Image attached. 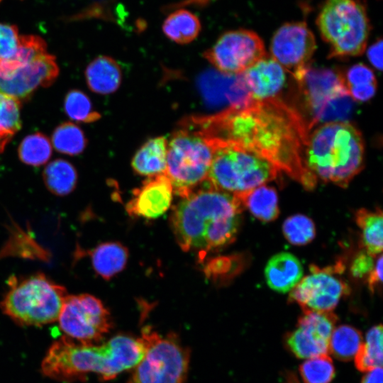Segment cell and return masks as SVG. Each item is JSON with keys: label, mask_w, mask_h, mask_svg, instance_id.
Wrapping results in <instances>:
<instances>
[{"label": "cell", "mask_w": 383, "mask_h": 383, "mask_svg": "<svg viewBox=\"0 0 383 383\" xmlns=\"http://www.w3.org/2000/svg\"><path fill=\"white\" fill-rule=\"evenodd\" d=\"M304 383H330L335 377V367L328 355L309 358L299 366Z\"/></svg>", "instance_id": "e575fe53"}, {"label": "cell", "mask_w": 383, "mask_h": 383, "mask_svg": "<svg viewBox=\"0 0 383 383\" xmlns=\"http://www.w3.org/2000/svg\"><path fill=\"white\" fill-rule=\"evenodd\" d=\"M343 77L349 95L353 101H367L377 90V79L373 71L362 63L351 66Z\"/></svg>", "instance_id": "4316f807"}, {"label": "cell", "mask_w": 383, "mask_h": 383, "mask_svg": "<svg viewBox=\"0 0 383 383\" xmlns=\"http://www.w3.org/2000/svg\"><path fill=\"white\" fill-rule=\"evenodd\" d=\"M243 209L246 208L257 219L270 222L279 214L278 196L274 188L266 184L235 195Z\"/></svg>", "instance_id": "cb8c5ba5"}, {"label": "cell", "mask_w": 383, "mask_h": 383, "mask_svg": "<svg viewBox=\"0 0 383 383\" xmlns=\"http://www.w3.org/2000/svg\"><path fill=\"white\" fill-rule=\"evenodd\" d=\"M167 140L163 136L145 142L134 155L131 165L135 172L148 177L165 174Z\"/></svg>", "instance_id": "44dd1931"}, {"label": "cell", "mask_w": 383, "mask_h": 383, "mask_svg": "<svg viewBox=\"0 0 383 383\" xmlns=\"http://www.w3.org/2000/svg\"><path fill=\"white\" fill-rule=\"evenodd\" d=\"M287 70L267 55L241 73L253 100L279 98L287 80Z\"/></svg>", "instance_id": "ac0fdd59"}, {"label": "cell", "mask_w": 383, "mask_h": 383, "mask_svg": "<svg viewBox=\"0 0 383 383\" xmlns=\"http://www.w3.org/2000/svg\"><path fill=\"white\" fill-rule=\"evenodd\" d=\"M316 48L315 37L304 21L283 24L270 43L271 57L292 73L309 64Z\"/></svg>", "instance_id": "9a60e30c"}, {"label": "cell", "mask_w": 383, "mask_h": 383, "mask_svg": "<svg viewBox=\"0 0 383 383\" xmlns=\"http://www.w3.org/2000/svg\"><path fill=\"white\" fill-rule=\"evenodd\" d=\"M65 287L43 272L10 276L0 301L4 314L23 326H41L58 319L67 296Z\"/></svg>", "instance_id": "5b68a950"}, {"label": "cell", "mask_w": 383, "mask_h": 383, "mask_svg": "<svg viewBox=\"0 0 383 383\" xmlns=\"http://www.w3.org/2000/svg\"><path fill=\"white\" fill-rule=\"evenodd\" d=\"M57 320L65 336L85 345L101 343L112 326L109 311L89 294L67 295Z\"/></svg>", "instance_id": "7c38bea8"}, {"label": "cell", "mask_w": 383, "mask_h": 383, "mask_svg": "<svg viewBox=\"0 0 383 383\" xmlns=\"http://www.w3.org/2000/svg\"><path fill=\"white\" fill-rule=\"evenodd\" d=\"M362 344L360 331L351 326L341 325L335 328L331 335L329 353L339 360L349 361L355 356Z\"/></svg>", "instance_id": "f546056e"}, {"label": "cell", "mask_w": 383, "mask_h": 383, "mask_svg": "<svg viewBox=\"0 0 383 383\" xmlns=\"http://www.w3.org/2000/svg\"><path fill=\"white\" fill-rule=\"evenodd\" d=\"M282 233L291 244L305 245L315 238L316 227L310 218L299 213L288 217L284 221Z\"/></svg>", "instance_id": "836d02e7"}, {"label": "cell", "mask_w": 383, "mask_h": 383, "mask_svg": "<svg viewBox=\"0 0 383 383\" xmlns=\"http://www.w3.org/2000/svg\"><path fill=\"white\" fill-rule=\"evenodd\" d=\"M199 82L207 103L223 108V111L245 106L253 100L241 73L227 74L220 72H207L200 77Z\"/></svg>", "instance_id": "e0dca14e"}, {"label": "cell", "mask_w": 383, "mask_h": 383, "mask_svg": "<svg viewBox=\"0 0 383 383\" xmlns=\"http://www.w3.org/2000/svg\"><path fill=\"white\" fill-rule=\"evenodd\" d=\"M201 28L199 18L192 11L181 9L171 13L162 23V31L172 41L188 44L194 40Z\"/></svg>", "instance_id": "d4e9b609"}, {"label": "cell", "mask_w": 383, "mask_h": 383, "mask_svg": "<svg viewBox=\"0 0 383 383\" xmlns=\"http://www.w3.org/2000/svg\"><path fill=\"white\" fill-rule=\"evenodd\" d=\"M295 79L310 130L316 125L348 121L354 101L345 87L343 72L309 65L292 73Z\"/></svg>", "instance_id": "8992f818"}, {"label": "cell", "mask_w": 383, "mask_h": 383, "mask_svg": "<svg viewBox=\"0 0 383 383\" xmlns=\"http://www.w3.org/2000/svg\"><path fill=\"white\" fill-rule=\"evenodd\" d=\"M373 256L365 250L359 252L354 258L351 266L350 273L355 278L367 277L374 265Z\"/></svg>", "instance_id": "74e56055"}, {"label": "cell", "mask_w": 383, "mask_h": 383, "mask_svg": "<svg viewBox=\"0 0 383 383\" xmlns=\"http://www.w3.org/2000/svg\"><path fill=\"white\" fill-rule=\"evenodd\" d=\"M85 77L89 89L100 94L115 92L122 81L119 65L113 58L104 55L97 57L88 65Z\"/></svg>", "instance_id": "7402d4cb"}, {"label": "cell", "mask_w": 383, "mask_h": 383, "mask_svg": "<svg viewBox=\"0 0 383 383\" xmlns=\"http://www.w3.org/2000/svg\"><path fill=\"white\" fill-rule=\"evenodd\" d=\"M215 151L211 140L183 121L167 141V170L174 192L181 197L208 177Z\"/></svg>", "instance_id": "52a82bcc"}, {"label": "cell", "mask_w": 383, "mask_h": 383, "mask_svg": "<svg viewBox=\"0 0 383 383\" xmlns=\"http://www.w3.org/2000/svg\"><path fill=\"white\" fill-rule=\"evenodd\" d=\"M43 177L48 189L57 196L69 194L75 188L77 181L74 167L61 159L50 162L45 167Z\"/></svg>", "instance_id": "83f0119b"}, {"label": "cell", "mask_w": 383, "mask_h": 383, "mask_svg": "<svg viewBox=\"0 0 383 383\" xmlns=\"http://www.w3.org/2000/svg\"><path fill=\"white\" fill-rule=\"evenodd\" d=\"M181 198L172 209L170 224L184 251L203 262L235 240L243 208L235 195L216 189L206 179Z\"/></svg>", "instance_id": "7a4b0ae2"}, {"label": "cell", "mask_w": 383, "mask_h": 383, "mask_svg": "<svg viewBox=\"0 0 383 383\" xmlns=\"http://www.w3.org/2000/svg\"><path fill=\"white\" fill-rule=\"evenodd\" d=\"M147 339L117 335L106 343L85 345L62 336L49 348L41 372L50 379L64 382L83 380L94 373L104 381L111 380L120 373L133 369L143 357Z\"/></svg>", "instance_id": "3957f363"}, {"label": "cell", "mask_w": 383, "mask_h": 383, "mask_svg": "<svg viewBox=\"0 0 383 383\" xmlns=\"http://www.w3.org/2000/svg\"><path fill=\"white\" fill-rule=\"evenodd\" d=\"M18 43L17 28L15 26L0 23V60L11 58L17 51Z\"/></svg>", "instance_id": "8d00e7d4"}, {"label": "cell", "mask_w": 383, "mask_h": 383, "mask_svg": "<svg viewBox=\"0 0 383 383\" xmlns=\"http://www.w3.org/2000/svg\"><path fill=\"white\" fill-rule=\"evenodd\" d=\"M58 72L55 57L47 52L43 43L33 37H23L16 54L0 60V93L19 101L38 87L50 85Z\"/></svg>", "instance_id": "30bf717a"}, {"label": "cell", "mask_w": 383, "mask_h": 383, "mask_svg": "<svg viewBox=\"0 0 383 383\" xmlns=\"http://www.w3.org/2000/svg\"><path fill=\"white\" fill-rule=\"evenodd\" d=\"M267 285L274 291L290 292L303 277L300 261L294 255L282 252L273 255L265 269Z\"/></svg>", "instance_id": "ffe728a7"}, {"label": "cell", "mask_w": 383, "mask_h": 383, "mask_svg": "<svg viewBox=\"0 0 383 383\" xmlns=\"http://www.w3.org/2000/svg\"><path fill=\"white\" fill-rule=\"evenodd\" d=\"M21 126L19 101L0 93V152Z\"/></svg>", "instance_id": "4dcf8cb0"}, {"label": "cell", "mask_w": 383, "mask_h": 383, "mask_svg": "<svg viewBox=\"0 0 383 383\" xmlns=\"http://www.w3.org/2000/svg\"><path fill=\"white\" fill-rule=\"evenodd\" d=\"M355 221L361 231V241L365 250L373 257L382 252L383 217L377 208L374 211L360 209L355 213Z\"/></svg>", "instance_id": "484cf974"}, {"label": "cell", "mask_w": 383, "mask_h": 383, "mask_svg": "<svg viewBox=\"0 0 383 383\" xmlns=\"http://www.w3.org/2000/svg\"><path fill=\"white\" fill-rule=\"evenodd\" d=\"M367 57L371 65L377 70H382V40H377L367 50Z\"/></svg>", "instance_id": "f35d334b"}, {"label": "cell", "mask_w": 383, "mask_h": 383, "mask_svg": "<svg viewBox=\"0 0 383 383\" xmlns=\"http://www.w3.org/2000/svg\"><path fill=\"white\" fill-rule=\"evenodd\" d=\"M91 262L95 272L109 280L126 267L128 250L118 242L102 243L90 251Z\"/></svg>", "instance_id": "603a6c76"}, {"label": "cell", "mask_w": 383, "mask_h": 383, "mask_svg": "<svg viewBox=\"0 0 383 383\" xmlns=\"http://www.w3.org/2000/svg\"><path fill=\"white\" fill-rule=\"evenodd\" d=\"M51 153L52 147L48 138L38 133L26 136L18 148L21 160L33 166L45 163L50 157Z\"/></svg>", "instance_id": "d6a6232c"}, {"label": "cell", "mask_w": 383, "mask_h": 383, "mask_svg": "<svg viewBox=\"0 0 383 383\" xmlns=\"http://www.w3.org/2000/svg\"><path fill=\"white\" fill-rule=\"evenodd\" d=\"M382 326L371 328L366 335V341L362 343L355 355V364L361 372H368L382 366Z\"/></svg>", "instance_id": "f1b7e54d"}, {"label": "cell", "mask_w": 383, "mask_h": 383, "mask_svg": "<svg viewBox=\"0 0 383 383\" xmlns=\"http://www.w3.org/2000/svg\"><path fill=\"white\" fill-rule=\"evenodd\" d=\"M173 193V186L166 174L148 177L133 191L132 198L126 204V211L131 216L157 218L170 207Z\"/></svg>", "instance_id": "2e32d148"}, {"label": "cell", "mask_w": 383, "mask_h": 383, "mask_svg": "<svg viewBox=\"0 0 383 383\" xmlns=\"http://www.w3.org/2000/svg\"><path fill=\"white\" fill-rule=\"evenodd\" d=\"M382 255L379 254L374 262V267L367 276V283L371 292H374L376 287L382 282Z\"/></svg>", "instance_id": "ab89813d"}, {"label": "cell", "mask_w": 383, "mask_h": 383, "mask_svg": "<svg viewBox=\"0 0 383 383\" xmlns=\"http://www.w3.org/2000/svg\"><path fill=\"white\" fill-rule=\"evenodd\" d=\"M330 57H355L365 50L370 32L367 11L359 0H326L316 18Z\"/></svg>", "instance_id": "ba28073f"}, {"label": "cell", "mask_w": 383, "mask_h": 383, "mask_svg": "<svg viewBox=\"0 0 383 383\" xmlns=\"http://www.w3.org/2000/svg\"><path fill=\"white\" fill-rule=\"evenodd\" d=\"M265 55L260 36L243 28L223 33L203 54L218 72L227 74L243 73Z\"/></svg>", "instance_id": "5bb4252c"}, {"label": "cell", "mask_w": 383, "mask_h": 383, "mask_svg": "<svg viewBox=\"0 0 383 383\" xmlns=\"http://www.w3.org/2000/svg\"><path fill=\"white\" fill-rule=\"evenodd\" d=\"M193 126L211 140L240 146L312 190L317 178L308 169L305 148L310 129L297 109L279 98L252 100L209 116H192Z\"/></svg>", "instance_id": "6da1fadb"}, {"label": "cell", "mask_w": 383, "mask_h": 383, "mask_svg": "<svg viewBox=\"0 0 383 383\" xmlns=\"http://www.w3.org/2000/svg\"><path fill=\"white\" fill-rule=\"evenodd\" d=\"M143 333L147 349L128 383H184L189 370V350L174 333L162 336L150 328Z\"/></svg>", "instance_id": "8fae6325"}, {"label": "cell", "mask_w": 383, "mask_h": 383, "mask_svg": "<svg viewBox=\"0 0 383 383\" xmlns=\"http://www.w3.org/2000/svg\"><path fill=\"white\" fill-rule=\"evenodd\" d=\"M330 339L311 322L299 317L296 328L287 334V348L301 359L328 355Z\"/></svg>", "instance_id": "d6986e66"}, {"label": "cell", "mask_w": 383, "mask_h": 383, "mask_svg": "<svg viewBox=\"0 0 383 383\" xmlns=\"http://www.w3.org/2000/svg\"><path fill=\"white\" fill-rule=\"evenodd\" d=\"M52 141L55 150L70 155L81 153L87 145L82 131L70 122L63 123L55 130Z\"/></svg>", "instance_id": "1f68e13d"}, {"label": "cell", "mask_w": 383, "mask_h": 383, "mask_svg": "<svg viewBox=\"0 0 383 383\" xmlns=\"http://www.w3.org/2000/svg\"><path fill=\"white\" fill-rule=\"evenodd\" d=\"M361 383H382V368L376 367L363 376Z\"/></svg>", "instance_id": "60d3db41"}, {"label": "cell", "mask_w": 383, "mask_h": 383, "mask_svg": "<svg viewBox=\"0 0 383 383\" xmlns=\"http://www.w3.org/2000/svg\"><path fill=\"white\" fill-rule=\"evenodd\" d=\"M65 109L70 118L78 122H94L100 118L88 96L79 90H72L67 94Z\"/></svg>", "instance_id": "d590c367"}, {"label": "cell", "mask_w": 383, "mask_h": 383, "mask_svg": "<svg viewBox=\"0 0 383 383\" xmlns=\"http://www.w3.org/2000/svg\"><path fill=\"white\" fill-rule=\"evenodd\" d=\"M343 270L340 262L322 268L311 265V273L290 291L289 301L298 304L303 311H332L349 292L348 284L338 276Z\"/></svg>", "instance_id": "4fadbf2b"}, {"label": "cell", "mask_w": 383, "mask_h": 383, "mask_svg": "<svg viewBox=\"0 0 383 383\" xmlns=\"http://www.w3.org/2000/svg\"><path fill=\"white\" fill-rule=\"evenodd\" d=\"M215 151L207 181L216 189L237 195L277 178L279 170L240 146L213 140Z\"/></svg>", "instance_id": "9c48e42d"}, {"label": "cell", "mask_w": 383, "mask_h": 383, "mask_svg": "<svg viewBox=\"0 0 383 383\" xmlns=\"http://www.w3.org/2000/svg\"><path fill=\"white\" fill-rule=\"evenodd\" d=\"M364 152L363 138L353 125L330 122L309 133L305 162L317 179L345 188L362 170Z\"/></svg>", "instance_id": "277c9868"}]
</instances>
